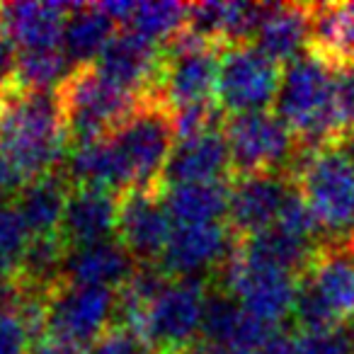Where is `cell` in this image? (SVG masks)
Returning a JSON list of instances; mask_svg holds the SVG:
<instances>
[{
    "label": "cell",
    "instance_id": "obj_1",
    "mask_svg": "<svg viewBox=\"0 0 354 354\" xmlns=\"http://www.w3.org/2000/svg\"><path fill=\"white\" fill-rule=\"evenodd\" d=\"M175 143L170 112L156 100H146L117 131L71 148L64 175L71 185L102 187L117 194L162 189V175Z\"/></svg>",
    "mask_w": 354,
    "mask_h": 354
},
{
    "label": "cell",
    "instance_id": "obj_2",
    "mask_svg": "<svg viewBox=\"0 0 354 354\" xmlns=\"http://www.w3.org/2000/svg\"><path fill=\"white\" fill-rule=\"evenodd\" d=\"M71 143L56 93H0V194L59 172Z\"/></svg>",
    "mask_w": 354,
    "mask_h": 354
},
{
    "label": "cell",
    "instance_id": "obj_3",
    "mask_svg": "<svg viewBox=\"0 0 354 354\" xmlns=\"http://www.w3.org/2000/svg\"><path fill=\"white\" fill-rule=\"evenodd\" d=\"M335 64L315 51L286 64L274 112L299 141L301 151L337 146L339 131L333 109Z\"/></svg>",
    "mask_w": 354,
    "mask_h": 354
},
{
    "label": "cell",
    "instance_id": "obj_4",
    "mask_svg": "<svg viewBox=\"0 0 354 354\" xmlns=\"http://www.w3.org/2000/svg\"><path fill=\"white\" fill-rule=\"evenodd\" d=\"M294 185L313 212L325 243L354 241V165L339 146L301 151Z\"/></svg>",
    "mask_w": 354,
    "mask_h": 354
},
{
    "label": "cell",
    "instance_id": "obj_5",
    "mask_svg": "<svg viewBox=\"0 0 354 354\" xmlns=\"http://www.w3.org/2000/svg\"><path fill=\"white\" fill-rule=\"evenodd\" d=\"M294 320L299 333H328L354 323V243H325L301 274Z\"/></svg>",
    "mask_w": 354,
    "mask_h": 354
},
{
    "label": "cell",
    "instance_id": "obj_6",
    "mask_svg": "<svg viewBox=\"0 0 354 354\" xmlns=\"http://www.w3.org/2000/svg\"><path fill=\"white\" fill-rule=\"evenodd\" d=\"M56 95L71 146L109 136L146 102L143 97L104 78L97 66L73 68Z\"/></svg>",
    "mask_w": 354,
    "mask_h": 354
},
{
    "label": "cell",
    "instance_id": "obj_7",
    "mask_svg": "<svg viewBox=\"0 0 354 354\" xmlns=\"http://www.w3.org/2000/svg\"><path fill=\"white\" fill-rule=\"evenodd\" d=\"M209 296L212 289L207 279L170 277L127 330L141 335L162 354H180L202 337Z\"/></svg>",
    "mask_w": 354,
    "mask_h": 354
},
{
    "label": "cell",
    "instance_id": "obj_8",
    "mask_svg": "<svg viewBox=\"0 0 354 354\" xmlns=\"http://www.w3.org/2000/svg\"><path fill=\"white\" fill-rule=\"evenodd\" d=\"M218 277L223 294L243 306L252 318L267 325H279L281 320L294 315L301 277L250 255L238 243Z\"/></svg>",
    "mask_w": 354,
    "mask_h": 354
},
{
    "label": "cell",
    "instance_id": "obj_9",
    "mask_svg": "<svg viewBox=\"0 0 354 354\" xmlns=\"http://www.w3.org/2000/svg\"><path fill=\"white\" fill-rule=\"evenodd\" d=\"M221 46L185 32L162 46V66L153 97L167 112L216 102Z\"/></svg>",
    "mask_w": 354,
    "mask_h": 354
},
{
    "label": "cell",
    "instance_id": "obj_10",
    "mask_svg": "<svg viewBox=\"0 0 354 354\" xmlns=\"http://www.w3.org/2000/svg\"><path fill=\"white\" fill-rule=\"evenodd\" d=\"M226 143L233 175L248 172H289L301 156L291 129L272 112L236 114L226 122Z\"/></svg>",
    "mask_w": 354,
    "mask_h": 354
},
{
    "label": "cell",
    "instance_id": "obj_11",
    "mask_svg": "<svg viewBox=\"0 0 354 354\" xmlns=\"http://www.w3.org/2000/svg\"><path fill=\"white\" fill-rule=\"evenodd\" d=\"M281 73L277 61L262 54L255 44H236L221 51L218 66L216 102L221 112L231 117L250 112H267L277 102L281 85Z\"/></svg>",
    "mask_w": 354,
    "mask_h": 354
},
{
    "label": "cell",
    "instance_id": "obj_12",
    "mask_svg": "<svg viewBox=\"0 0 354 354\" xmlns=\"http://www.w3.org/2000/svg\"><path fill=\"white\" fill-rule=\"evenodd\" d=\"M114 323H117V291L64 281L49 294L41 333H54L90 347Z\"/></svg>",
    "mask_w": 354,
    "mask_h": 354
},
{
    "label": "cell",
    "instance_id": "obj_13",
    "mask_svg": "<svg viewBox=\"0 0 354 354\" xmlns=\"http://www.w3.org/2000/svg\"><path fill=\"white\" fill-rule=\"evenodd\" d=\"M172 236V218L162 189H129L119 194L117 241L136 265H160Z\"/></svg>",
    "mask_w": 354,
    "mask_h": 354
},
{
    "label": "cell",
    "instance_id": "obj_14",
    "mask_svg": "<svg viewBox=\"0 0 354 354\" xmlns=\"http://www.w3.org/2000/svg\"><path fill=\"white\" fill-rule=\"evenodd\" d=\"M236 243L238 236L228 221L172 226L170 243L158 267L177 279H207L223 270Z\"/></svg>",
    "mask_w": 354,
    "mask_h": 354
},
{
    "label": "cell",
    "instance_id": "obj_15",
    "mask_svg": "<svg viewBox=\"0 0 354 354\" xmlns=\"http://www.w3.org/2000/svg\"><path fill=\"white\" fill-rule=\"evenodd\" d=\"M296 189L289 172H248L228 183V226L238 238L272 228Z\"/></svg>",
    "mask_w": 354,
    "mask_h": 354
},
{
    "label": "cell",
    "instance_id": "obj_16",
    "mask_svg": "<svg viewBox=\"0 0 354 354\" xmlns=\"http://www.w3.org/2000/svg\"><path fill=\"white\" fill-rule=\"evenodd\" d=\"M95 66L104 78L117 83L119 88L143 100H151L160 75L162 46L136 32L124 30L112 37Z\"/></svg>",
    "mask_w": 354,
    "mask_h": 354
},
{
    "label": "cell",
    "instance_id": "obj_17",
    "mask_svg": "<svg viewBox=\"0 0 354 354\" xmlns=\"http://www.w3.org/2000/svg\"><path fill=\"white\" fill-rule=\"evenodd\" d=\"M233 172L231 151L226 133L221 129L204 131L197 136L180 138L167 160L162 187L172 185H202V183H226V175Z\"/></svg>",
    "mask_w": 354,
    "mask_h": 354
},
{
    "label": "cell",
    "instance_id": "obj_18",
    "mask_svg": "<svg viewBox=\"0 0 354 354\" xmlns=\"http://www.w3.org/2000/svg\"><path fill=\"white\" fill-rule=\"evenodd\" d=\"M313 6L308 3H265V12L252 44L277 64H291L310 51Z\"/></svg>",
    "mask_w": 354,
    "mask_h": 354
},
{
    "label": "cell",
    "instance_id": "obj_19",
    "mask_svg": "<svg viewBox=\"0 0 354 354\" xmlns=\"http://www.w3.org/2000/svg\"><path fill=\"white\" fill-rule=\"evenodd\" d=\"M265 12V3L245 0H204L189 6L187 32L221 49L252 44V37Z\"/></svg>",
    "mask_w": 354,
    "mask_h": 354
},
{
    "label": "cell",
    "instance_id": "obj_20",
    "mask_svg": "<svg viewBox=\"0 0 354 354\" xmlns=\"http://www.w3.org/2000/svg\"><path fill=\"white\" fill-rule=\"evenodd\" d=\"M119 194L102 187L73 185L66 207L61 238L66 248L93 245L117 236Z\"/></svg>",
    "mask_w": 354,
    "mask_h": 354
},
{
    "label": "cell",
    "instance_id": "obj_21",
    "mask_svg": "<svg viewBox=\"0 0 354 354\" xmlns=\"http://www.w3.org/2000/svg\"><path fill=\"white\" fill-rule=\"evenodd\" d=\"M136 267L138 265L127 252V248L117 238H112V241L93 243V245L68 248L64 262V281L119 291Z\"/></svg>",
    "mask_w": 354,
    "mask_h": 354
},
{
    "label": "cell",
    "instance_id": "obj_22",
    "mask_svg": "<svg viewBox=\"0 0 354 354\" xmlns=\"http://www.w3.org/2000/svg\"><path fill=\"white\" fill-rule=\"evenodd\" d=\"M71 6L66 3H6L0 6V25L6 27L17 51L51 49L64 44Z\"/></svg>",
    "mask_w": 354,
    "mask_h": 354
},
{
    "label": "cell",
    "instance_id": "obj_23",
    "mask_svg": "<svg viewBox=\"0 0 354 354\" xmlns=\"http://www.w3.org/2000/svg\"><path fill=\"white\" fill-rule=\"evenodd\" d=\"M274 328H279V325H267L252 318L228 294L212 291L207 315H204L202 342L218 344V347L233 349L238 354H252Z\"/></svg>",
    "mask_w": 354,
    "mask_h": 354
},
{
    "label": "cell",
    "instance_id": "obj_24",
    "mask_svg": "<svg viewBox=\"0 0 354 354\" xmlns=\"http://www.w3.org/2000/svg\"><path fill=\"white\" fill-rule=\"evenodd\" d=\"M71 189H73V185L59 170L39 177V180L27 185L22 192L15 194L12 204L20 212L25 226L30 228L32 238L61 236Z\"/></svg>",
    "mask_w": 354,
    "mask_h": 354
},
{
    "label": "cell",
    "instance_id": "obj_25",
    "mask_svg": "<svg viewBox=\"0 0 354 354\" xmlns=\"http://www.w3.org/2000/svg\"><path fill=\"white\" fill-rule=\"evenodd\" d=\"M117 22L100 8V3L90 6H71V15L64 32V51L73 68L95 66L112 37L117 35Z\"/></svg>",
    "mask_w": 354,
    "mask_h": 354
},
{
    "label": "cell",
    "instance_id": "obj_26",
    "mask_svg": "<svg viewBox=\"0 0 354 354\" xmlns=\"http://www.w3.org/2000/svg\"><path fill=\"white\" fill-rule=\"evenodd\" d=\"M172 226L228 221V183L172 185L162 187Z\"/></svg>",
    "mask_w": 354,
    "mask_h": 354
},
{
    "label": "cell",
    "instance_id": "obj_27",
    "mask_svg": "<svg viewBox=\"0 0 354 354\" xmlns=\"http://www.w3.org/2000/svg\"><path fill=\"white\" fill-rule=\"evenodd\" d=\"M310 51L335 66L354 64V0L313 6Z\"/></svg>",
    "mask_w": 354,
    "mask_h": 354
},
{
    "label": "cell",
    "instance_id": "obj_28",
    "mask_svg": "<svg viewBox=\"0 0 354 354\" xmlns=\"http://www.w3.org/2000/svg\"><path fill=\"white\" fill-rule=\"evenodd\" d=\"M71 71L73 66L64 46L17 51L10 88L22 90V93H56L71 75Z\"/></svg>",
    "mask_w": 354,
    "mask_h": 354
},
{
    "label": "cell",
    "instance_id": "obj_29",
    "mask_svg": "<svg viewBox=\"0 0 354 354\" xmlns=\"http://www.w3.org/2000/svg\"><path fill=\"white\" fill-rule=\"evenodd\" d=\"M189 22V6L175 3V0H143L131 3L129 12V30L156 44H170L180 35L187 32Z\"/></svg>",
    "mask_w": 354,
    "mask_h": 354
},
{
    "label": "cell",
    "instance_id": "obj_30",
    "mask_svg": "<svg viewBox=\"0 0 354 354\" xmlns=\"http://www.w3.org/2000/svg\"><path fill=\"white\" fill-rule=\"evenodd\" d=\"M32 233L12 202H0V277H17L25 265Z\"/></svg>",
    "mask_w": 354,
    "mask_h": 354
},
{
    "label": "cell",
    "instance_id": "obj_31",
    "mask_svg": "<svg viewBox=\"0 0 354 354\" xmlns=\"http://www.w3.org/2000/svg\"><path fill=\"white\" fill-rule=\"evenodd\" d=\"M333 109L342 141L349 131H354V64L335 66Z\"/></svg>",
    "mask_w": 354,
    "mask_h": 354
},
{
    "label": "cell",
    "instance_id": "obj_32",
    "mask_svg": "<svg viewBox=\"0 0 354 354\" xmlns=\"http://www.w3.org/2000/svg\"><path fill=\"white\" fill-rule=\"evenodd\" d=\"M291 354H354L349 330H328V333H296Z\"/></svg>",
    "mask_w": 354,
    "mask_h": 354
},
{
    "label": "cell",
    "instance_id": "obj_33",
    "mask_svg": "<svg viewBox=\"0 0 354 354\" xmlns=\"http://www.w3.org/2000/svg\"><path fill=\"white\" fill-rule=\"evenodd\" d=\"M88 354H162L148 339L122 325H112L100 339L90 344Z\"/></svg>",
    "mask_w": 354,
    "mask_h": 354
},
{
    "label": "cell",
    "instance_id": "obj_34",
    "mask_svg": "<svg viewBox=\"0 0 354 354\" xmlns=\"http://www.w3.org/2000/svg\"><path fill=\"white\" fill-rule=\"evenodd\" d=\"M90 347L80 342H73L68 337H61V335L54 333H41L39 337L35 339V347H32V354H88Z\"/></svg>",
    "mask_w": 354,
    "mask_h": 354
},
{
    "label": "cell",
    "instance_id": "obj_35",
    "mask_svg": "<svg viewBox=\"0 0 354 354\" xmlns=\"http://www.w3.org/2000/svg\"><path fill=\"white\" fill-rule=\"evenodd\" d=\"M15 61H17V46L6 32V27L0 25V93H6L12 83V73H15Z\"/></svg>",
    "mask_w": 354,
    "mask_h": 354
},
{
    "label": "cell",
    "instance_id": "obj_36",
    "mask_svg": "<svg viewBox=\"0 0 354 354\" xmlns=\"http://www.w3.org/2000/svg\"><path fill=\"white\" fill-rule=\"evenodd\" d=\"M180 354H238V352L226 349V347H218V344H212V342H197V344H192V347L185 349V352H180Z\"/></svg>",
    "mask_w": 354,
    "mask_h": 354
},
{
    "label": "cell",
    "instance_id": "obj_37",
    "mask_svg": "<svg viewBox=\"0 0 354 354\" xmlns=\"http://www.w3.org/2000/svg\"><path fill=\"white\" fill-rule=\"evenodd\" d=\"M339 148H342L344 151V156L349 158V160H352V165H354V131H349L347 136L342 138V141L337 143Z\"/></svg>",
    "mask_w": 354,
    "mask_h": 354
},
{
    "label": "cell",
    "instance_id": "obj_38",
    "mask_svg": "<svg viewBox=\"0 0 354 354\" xmlns=\"http://www.w3.org/2000/svg\"><path fill=\"white\" fill-rule=\"evenodd\" d=\"M352 243H354V241H352Z\"/></svg>",
    "mask_w": 354,
    "mask_h": 354
}]
</instances>
